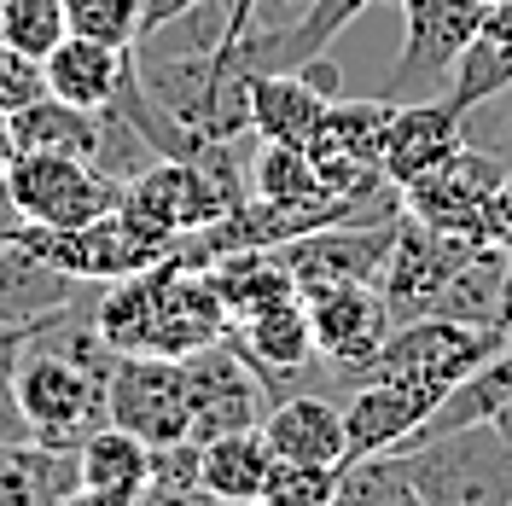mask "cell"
I'll use <instances>...</instances> for the list:
<instances>
[{
  "mask_svg": "<svg viewBox=\"0 0 512 506\" xmlns=\"http://www.w3.org/2000/svg\"><path fill=\"white\" fill-rule=\"evenodd\" d=\"M396 216H402V210H396ZM396 216H384V222L315 227V233H297V239H286V245H268V256H274L297 285H315V280H373V274L384 268V251H390Z\"/></svg>",
  "mask_w": 512,
  "mask_h": 506,
  "instance_id": "4fadbf2b",
  "label": "cell"
},
{
  "mask_svg": "<svg viewBox=\"0 0 512 506\" xmlns=\"http://www.w3.org/2000/svg\"><path fill=\"white\" fill-rule=\"evenodd\" d=\"M332 105L326 88H315L303 70H256L251 76V134L274 146H309L320 111Z\"/></svg>",
  "mask_w": 512,
  "mask_h": 506,
  "instance_id": "44dd1931",
  "label": "cell"
},
{
  "mask_svg": "<svg viewBox=\"0 0 512 506\" xmlns=\"http://www.w3.org/2000/svg\"><path fill=\"white\" fill-rule=\"evenodd\" d=\"M268 472H274V448L262 437V425L204 443V501L256 506L268 495Z\"/></svg>",
  "mask_w": 512,
  "mask_h": 506,
  "instance_id": "7402d4cb",
  "label": "cell"
},
{
  "mask_svg": "<svg viewBox=\"0 0 512 506\" xmlns=\"http://www.w3.org/2000/svg\"><path fill=\"white\" fill-rule=\"evenodd\" d=\"M501 344H507L501 332H483V326H466V320L414 315L384 332L379 355H373V379H419V384H437V390H454Z\"/></svg>",
  "mask_w": 512,
  "mask_h": 506,
  "instance_id": "8992f818",
  "label": "cell"
},
{
  "mask_svg": "<svg viewBox=\"0 0 512 506\" xmlns=\"http://www.w3.org/2000/svg\"><path fill=\"white\" fill-rule=\"evenodd\" d=\"M6 163H12V117L0 111V187H6Z\"/></svg>",
  "mask_w": 512,
  "mask_h": 506,
  "instance_id": "836d02e7",
  "label": "cell"
},
{
  "mask_svg": "<svg viewBox=\"0 0 512 506\" xmlns=\"http://www.w3.org/2000/svg\"><path fill=\"white\" fill-rule=\"evenodd\" d=\"M99 338L117 355H187L227 332V309L204 268H192L169 251L163 262L111 280L94 309Z\"/></svg>",
  "mask_w": 512,
  "mask_h": 506,
  "instance_id": "6da1fadb",
  "label": "cell"
},
{
  "mask_svg": "<svg viewBox=\"0 0 512 506\" xmlns=\"http://www.w3.org/2000/svg\"><path fill=\"white\" fill-rule=\"evenodd\" d=\"M105 425H123L152 448L187 437V361L181 355H117L105 379Z\"/></svg>",
  "mask_w": 512,
  "mask_h": 506,
  "instance_id": "ba28073f",
  "label": "cell"
},
{
  "mask_svg": "<svg viewBox=\"0 0 512 506\" xmlns=\"http://www.w3.org/2000/svg\"><path fill=\"white\" fill-rule=\"evenodd\" d=\"M501 274H507V251L483 245L478 256H466L454 268V280L437 291V303L425 315H448L466 320V326H483V332H501Z\"/></svg>",
  "mask_w": 512,
  "mask_h": 506,
  "instance_id": "cb8c5ba5",
  "label": "cell"
},
{
  "mask_svg": "<svg viewBox=\"0 0 512 506\" xmlns=\"http://www.w3.org/2000/svg\"><path fill=\"white\" fill-rule=\"evenodd\" d=\"M239 198L204 169L198 158H158L152 169H140L123 187V210L152 222L169 239H187L198 227H210L216 216H227Z\"/></svg>",
  "mask_w": 512,
  "mask_h": 506,
  "instance_id": "8fae6325",
  "label": "cell"
},
{
  "mask_svg": "<svg viewBox=\"0 0 512 506\" xmlns=\"http://www.w3.org/2000/svg\"><path fill=\"white\" fill-rule=\"evenodd\" d=\"M495 47H507L512 53V0H489V12H483V24H478Z\"/></svg>",
  "mask_w": 512,
  "mask_h": 506,
  "instance_id": "f546056e",
  "label": "cell"
},
{
  "mask_svg": "<svg viewBox=\"0 0 512 506\" xmlns=\"http://www.w3.org/2000/svg\"><path fill=\"white\" fill-rule=\"evenodd\" d=\"M507 175H512V163H507Z\"/></svg>",
  "mask_w": 512,
  "mask_h": 506,
  "instance_id": "8d00e7d4",
  "label": "cell"
},
{
  "mask_svg": "<svg viewBox=\"0 0 512 506\" xmlns=\"http://www.w3.org/2000/svg\"><path fill=\"white\" fill-rule=\"evenodd\" d=\"M140 501H204V443L175 437V443L152 448V472H146Z\"/></svg>",
  "mask_w": 512,
  "mask_h": 506,
  "instance_id": "d4e9b609",
  "label": "cell"
},
{
  "mask_svg": "<svg viewBox=\"0 0 512 506\" xmlns=\"http://www.w3.org/2000/svg\"><path fill=\"white\" fill-rule=\"evenodd\" d=\"M227 338L239 344V355L256 367V379L268 384V396H280V384H291L303 367H315V332H309V309L303 291H280L262 309L239 315L227 326Z\"/></svg>",
  "mask_w": 512,
  "mask_h": 506,
  "instance_id": "5bb4252c",
  "label": "cell"
},
{
  "mask_svg": "<svg viewBox=\"0 0 512 506\" xmlns=\"http://www.w3.org/2000/svg\"><path fill=\"white\" fill-rule=\"evenodd\" d=\"M501 338L512 344V251H507V274H501Z\"/></svg>",
  "mask_w": 512,
  "mask_h": 506,
  "instance_id": "d6a6232c",
  "label": "cell"
},
{
  "mask_svg": "<svg viewBox=\"0 0 512 506\" xmlns=\"http://www.w3.org/2000/svg\"><path fill=\"white\" fill-rule=\"evenodd\" d=\"M396 454L414 506H512V437L501 419H472Z\"/></svg>",
  "mask_w": 512,
  "mask_h": 506,
  "instance_id": "7a4b0ae2",
  "label": "cell"
},
{
  "mask_svg": "<svg viewBox=\"0 0 512 506\" xmlns=\"http://www.w3.org/2000/svg\"><path fill=\"white\" fill-rule=\"evenodd\" d=\"M64 35H70L64 0H0V41L6 47L47 59Z\"/></svg>",
  "mask_w": 512,
  "mask_h": 506,
  "instance_id": "484cf974",
  "label": "cell"
},
{
  "mask_svg": "<svg viewBox=\"0 0 512 506\" xmlns=\"http://www.w3.org/2000/svg\"><path fill=\"white\" fill-rule=\"evenodd\" d=\"M478 245H489V251H512V175L489 192V198H483V210H478Z\"/></svg>",
  "mask_w": 512,
  "mask_h": 506,
  "instance_id": "f1b7e54d",
  "label": "cell"
},
{
  "mask_svg": "<svg viewBox=\"0 0 512 506\" xmlns=\"http://www.w3.org/2000/svg\"><path fill=\"white\" fill-rule=\"evenodd\" d=\"M12 152H70L94 163L99 152V111H82L70 99L41 94L35 105L12 111Z\"/></svg>",
  "mask_w": 512,
  "mask_h": 506,
  "instance_id": "603a6c76",
  "label": "cell"
},
{
  "mask_svg": "<svg viewBox=\"0 0 512 506\" xmlns=\"http://www.w3.org/2000/svg\"><path fill=\"white\" fill-rule=\"evenodd\" d=\"M47 94V70L35 53H18V47H6L0 41V111L12 117V111H24L35 99Z\"/></svg>",
  "mask_w": 512,
  "mask_h": 506,
  "instance_id": "83f0119b",
  "label": "cell"
},
{
  "mask_svg": "<svg viewBox=\"0 0 512 506\" xmlns=\"http://www.w3.org/2000/svg\"><path fill=\"white\" fill-rule=\"evenodd\" d=\"M41 70H47L53 99H70L82 111H105L128 76V47H111V41H94V35H64L41 59Z\"/></svg>",
  "mask_w": 512,
  "mask_h": 506,
  "instance_id": "d6986e66",
  "label": "cell"
},
{
  "mask_svg": "<svg viewBox=\"0 0 512 506\" xmlns=\"http://www.w3.org/2000/svg\"><path fill=\"white\" fill-rule=\"evenodd\" d=\"M82 501V460L64 443H0V506H64Z\"/></svg>",
  "mask_w": 512,
  "mask_h": 506,
  "instance_id": "ac0fdd59",
  "label": "cell"
},
{
  "mask_svg": "<svg viewBox=\"0 0 512 506\" xmlns=\"http://www.w3.org/2000/svg\"><path fill=\"white\" fill-rule=\"evenodd\" d=\"M478 251L483 245L472 233H448V227H431V222H419V216L402 210L396 216V233H390V251H384V268L373 274L390 320L425 315L437 303V291L454 280V268Z\"/></svg>",
  "mask_w": 512,
  "mask_h": 506,
  "instance_id": "52a82bcc",
  "label": "cell"
},
{
  "mask_svg": "<svg viewBox=\"0 0 512 506\" xmlns=\"http://www.w3.org/2000/svg\"><path fill=\"white\" fill-rule=\"evenodd\" d=\"M18 239L35 256H47L59 274H70V280H105V285L128 280V274H140V268H152V262H163V256L175 251L169 233H158V227L140 222V216H128L123 204L94 216V222H82V227L18 222Z\"/></svg>",
  "mask_w": 512,
  "mask_h": 506,
  "instance_id": "3957f363",
  "label": "cell"
},
{
  "mask_svg": "<svg viewBox=\"0 0 512 506\" xmlns=\"http://www.w3.org/2000/svg\"><path fill=\"white\" fill-rule=\"evenodd\" d=\"M187 361V402H192V431L198 443L227 437V431H256L268 419V384L256 379V367L239 355L233 338H210L181 355Z\"/></svg>",
  "mask_w": 512,
  "mask_h": 506,
  "instance_id": "9c48e42d",
  "label": "cell"
},
{
  "mask_svg": "<svg viewBox=\"0 0 512 506\" xmlns=\"http://www.w3.org/2000/svg\"><path fill=\"white\" fill-rule=\"evenodd\" d=\"M0 198L30 227H82L105 210H117L123 187L111 175H99L88 158H70V152H12Z\"/></svg>",
  "mask_w": 512,
  "mask_h": 506,
  "instance_id": "277c9868",
  "label": "cell"
},
{
  "mask_svg": "<svg viewBox=\"0 0 512 506\" xmlns=\"http://www.w3.org/2000/svg\"><path fill=\"white\" fill-rule=\"evenodd\" d=\"M82 460V501L94 506H128L146 495V472H152V443H140L123 425H99L76 443Z\"/></svg>",
  "mask_w": 512,
  "mask_h": 506,
  "instance_id": "ffe728a7",
  "label": "cell"
},
{
  "mask_svg": "<svg viewBox=\"0 0 512 506\" xmlns=\"http://www.w3.org/2000/svg\"><path fill=\"white\" fill-rule=\"evenodd\" d=\"M495 419H501V431H507V437H512V402H507V408H501V413H495Z\"/></svg>",
  "mask_w": 512,
  "mask_h": 506,
  "instance_id": "d590c367",
  "label": "cell"
},
{
  "mask_svg": "<svg viewBox=\"0 0 512 506\" xmlns=\"http://www.w3.org/2000/svg\"><path fill=\"white\" fill-rule=\"evenodd\" d=\"M338 501V472L332 466H303V460H274L262 506H332Z\"/></svg>",
  "mask_w": 512,
  "mask_h": 506,
  "instance_id": "4316f807",
  "label": "cell"
},
{
  "mask_svg": "<svg viewBox=\"0 0 512 506\" xmlns=\"http://www.w3.org/2000/svg\"><path fill=\"white\" fill-rule=\"evenodd\" d=\"M262 437L274 448V460H303V466H350V437H344V408L326 396H274Z\"/></svg>",
  "mask_w": 512,
  "mask_h": 506,
  "instance_id": "e0dca14e",
  "label": "cell"
},
{
  "mask_svg": "<svg viewBox=\"0 0 512 506\" xmlns=\"http://www.w3.org/2000/svg\"><path fill=\"white\" fill-rule=\"evenodd\" d=\"M402 6V53L384 70V99H414L431 76H448L460 47L478 35L489 0H396Z\"/></svg>",
  "mask_w": 512,
  "mask_h": 506,
  "instance_id": "30bf717a",
  "label": "cell"
},
{
  "mask_svg": "<svg viewBox=\"0 0 512 506\" xmlns=\"http://www.w3.org/2000/svg\"><path fill=\"white\" fill-rule=\"evenodd\" d=\"M501 181H507V163L489 158V152H478V146L466 140L454 158H443L437 169H425L419 181L402 187V210L419 216V222H431V227L472 233V239H478V210H483V198L501 187Z\"/></svg>",
  "mask_w": 512,
  "mask_h": 506,
  "instance_id": "7c38bea8",
  "label": "cell"
},
{
  "mask_svg": "<svg viewBox=\"0 0 512 506\" xmlns=\"http://www.w3.org/2000/svg\"><path fill=\"white\" fill-rule=\"evenodd\" d=\"M448 390L419 379H367L355 384V396L344 402V437H350V460L361 454H384V448H402L419 425L437 413Z\"/></svg>",
  "mask_w": 512,
  "mask_h": 506,
  "instance_id": "2e32d148",
  "label": "cell"
},
{
  "mask_svg": "<svg viewBox=\"0 0 512 506\" xmlns=\"http://www.w3.org/2000/svg\"><path fill=\"white\" fill-rule=\"evenodd\" d=\"M280 6H286V24H297V18H303V12H309L315 0H280Z\"/></svg>",
  "mask_w": 512,
  "mask_h": 506,
  "instance_id": "e575fe53",
  "label": "cell"
},
{
  "mask_svg": "<svg viewBox=\"0 0 512 506\" xmlns=\"http://www.w3.org/2000/svg\"><path fill=\"white\" fill-rule=\"evenodd\" d=\"M297 291H303L309 332H315V361H326L332 379L367 384L384 332L396 326L379 297V285L373 280H315V285H297Z\"/></svg>",
  "mask_w": 512,
  "mask_h": 506,
  "instance_id": "5b68a950",
  "label": "cell"
},
{
  "mask_svg": "<svg viewBox=\"0 0 512 506\" xmlns=\"http://www.w3.org/2000/svg\"><path fill=\"white\" fill-rule=\"evenodd\" d=\"M256 6H262V0H227V41H233V35H245V30H251Z\"/></svg>",
  "mask_w": 512,
  "mask_h": 506,
  "instance_id": "1f68e13d",
  "label": "cell"
},
{
  "mask_svg": "<svg viewBox=\"0 0 512 506\" xmlns=\"http://www.w3.org/2000/svg\"><path fill=\"white\" fill-rule=\"evenodd\" d=\"M187 6H198V0H146V12H140V35L158 30V24H169V18H181Z\"/></svg>",
  "mask_w": 512,
  "mask_h": 506,
  "instance_id": "4dcf8cb0",
  "label": "cell"
},
{
  "mask_svg": "<svg viewBox=\"0 0 512 506\" xmlns=\"http://www.w3.org/2000/svg\"><path fill=\"white\" fill-rule=\"evenodd\" d=\"M460 146H466V111L460 105H448V99H402L390 111V123H384L379 169H384V181L402 192L425 169L454 158Z\"/></svg>",
  "mask_w": 512,
  "mask_h": 506,
  "instance_id": "9a60e30c",
  "label": "cell"
}]
</instances>
